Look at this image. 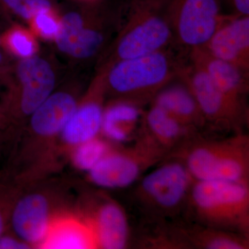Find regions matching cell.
<instances>
[{
    "label": "cell",
    "instance_id": "obj_7",
    "mask_svg": "<svg viewBox=\"0 0 249 249\" xmlns=\"http://www.w3.org/2000/svg\"><path fill=\"white\" fill-rule=\"evenodd\" d=\"M78 104L76 96L68 91L52 93L27 121L16 152L19 160L36 165L52 158L60 133Z\"/></svg>",
    "mask_w": 249,
    "mask_h": 249
},
{
    "label": "cell",
    "instance_id": "obj_27",
    "mask_svg": "<svg viewBox=\"0 0 249 249\" xmlns=\"http://www.w3.org/2000/svg\"><path fill=\"white\" fill-rule=\"evenodd\" d=\"M34 29L46 39H55L60 30V22L52 8L39 11L31 19Z\"/></svg>",
    "mask_w": 249,
    "mask_h": 249
},
{
    "label": "cell",
    "instance_id": "obj_19",
    "mask_svg": "<svg viewBox=\"0 0 249 249\" xmlns=\"http://www.w3.org/2000/svg\"><path fill=\"white\" fill-rule=\"evenodd\" d=\"M151 104L196 130L209 127L196 98L183 82L166 85L157 93Z\"/></svg>",
    "mask_w": 249,
    "mask_h": 249
},
{
    "label": "cell",
    "instance_id": "obj_6",
    "mask_svg": "<svg viewBox=\"0 0 249 249\" xmlns=\"http://www.w3.org/2000/svg\"><path fill=\"white\" fill-rule=\"evenodd\" d=\"M168 0H134L114 47L113 62L168 49L174 39Z\"/></svg>",
    "mask_w": 249,
    "mask_h": 249
},
{
    "label": "cell",
    "instance_id": "obj_32",
    "mask_svg": "<svg viewBox=\"0 0 249 249\" xmlns=\"http://www.w3.org/2000/svg\"><path fill=\"white\" fill-rule=\"evenodd\" d=\"M6 129V126H5L4 124H1V123L0 122V131L4 130V129Z\"/></svg>",
    "mask_w": 249,
    "mask_h": 249
},
{
    "label": "cell",
    "instance_id": "obj_25",
    "mask_svg": "<svg viewBox=\"0 0 249 249\" xmlns=\"http://www.w3.org/2000/svg\"><path fill=\"white\" fill-rule=\"evenodd\" d=\"M20 186L12 183L0 182V237L9 230L10 219Z\"/></svg>",
    "mask_w": 249,
    "mask_h": 249
},
{
    "label": "cell",
    "instance_id": "obj_14",
    "mask_svg": "<svg viewBox=\"0 0 249 249\" xmlns=\"http://www.w3.org/2000/svg\"><path fill=\"white\" fill-rule=\"evenodd\" d=\"M170 249H249V237L180 218L165 224Z\"/></svg>",
    "mask_w": 249,
    "mask_h": 249
},
{
    "label": "cell",
    "instance_id": "obj_11",
    "mask_svg": "<svg viewBox=\"0 0 249 249\" xmlns=\"http://www.w3.org/2000/svg\"><path fill=\"white\" fill-rule=\"evenodd\" d=\"M174 39L189 49L204 47L224 15L219 0H168Z\"/></svg>",
    "mask_w": 249,
    "mask_h": 249
},
{
    "label": "cell",
    "instance_id": "obj_15",
    "mask_svg": "<svg viewBox=\"0 0 249 249\" xmlns=\"http://www.w3.org/2000/svg\"><path fill=\"white\" fill-rule=\"evenodd\" d=\"M204 48L216 58L249 71V16H223Z\"/></svg>",
    "mask_w": 249,
    "mask_h": 249
},
{
    "label": "cell",
    "instance_id": "obj_33",
    "mask_svg": "<svg viewBox=\"0 0 249 249\" xmlns=\"http://www.w3.org/2000/svg\"><path fill=\"white\" fill-rule=\"evenodd\" d=\"M0 44H1V35H0Z\"/></svg>",
    "mask_w": 249,
    "mask_h": 249
},
{
    "label": "cell",
    "instance_id": "obj_30",
    "mask_svg": "<svg viewBox=\"0 0 249 249\" xmlns=\"http://www.w3.org/2000/svg\"><path fill=\"white\" fill-rule=\"evenodd\" d=\"M5 62V58L4 54H3L2 52L0 51V70H3L4 68V67H3V65H4Z\"/></svg>",
    "mask_w": 249,
    "mask_h": 249
},
{
    "label": "cell",
    "instance_id": "obj_9",
    "mask_svg": "<svg viewBox=\"0 0 249 249\" xmlns=\"http://www.w3.org/2000/svg\"><path fill=\"white\" fill-rule=\"evenodd\" d=\"M16 73L17 83L11 85L0 105V112L7 127L27 121L53 93L55 85L53 69L40 57L22 59Z\"/></svg>",
    "mask_w": 249,
    "mask_h": 249
},
{
    "label": "cell",
    "instance_id": "obj_4",
    "mask_svg": "<svg viewBox=\"0 0 249 249\" xmlns=\"http://www.w3.org/2000/svg\"><path fill=\"white\" fill-rule=\"evenodd\" d=\"M183 65L168 49L114 62L102 78L106 93L142 106L178 77Z\"/></svg>",
    "mask_w": 249,
    "mask_h": 249
},
{
    "label": "cell",
    "instance_id": "obj_21",
    "mask_svg": "<svg viewBox=\"0 0 249 249\" xmlns=\"http://www.w3.org/2000/svg\"><path fill=\"white\" fill-rule=\"evenodd\" d=\"M112 147L111 142L100 136L72 149L69 160L76 169L88 173Z\"/></svg>",
    "mask_w": 249,
    "mask_h": 249
},
{
    "label": "cell",
    "instance_id": "obj_8",
    "mask_svg": "<svg viewBox=\"0 0 249 249\" xmlns=\"http://www.w3.org/2000/svg\"><path fill=\"white\" fill-rule=\"evenodd\" d=\"M168 152L142 130L129 146L114 147L88 173L95 186L119 189L135 184L142 175L168 158Z\"/></svg>",
    "mask_w": 249,
    "mask_h": 249
},
{
    "label": "cell",
    "instance_id": "obj_3",
    "mask_svg": "<svg viewBox=\"0 0 249 249\" xmlns=\"http://www.w3.org/2000/svg\"><path fill=\"white\" fill-rule=\"evenodd\" d=\"M195 178L176 159L168 158L135 183L132 199L147 224L183 217Z\"/></svg>",
    "mask_w": 249,
    "mask_h": 249
},
{
    "label": "cell",
    "instance_id": "obj_23",
    "mask_svg": "<svg viewBox=\"0 0 249 249\" xmlns=\"http://www.w3.org/2000/svg\"><path fill=\"white\" fill-rule=\"evenodd\" d=\"M106 40L103 27L99 26L85 27L81 31L70 55L77 58L93 56L101 49Z\"/></svg>",
    "mask_w": 249,
    "mask_h": 249
},
{
    "label": "cell",
    "instance_id": "obj_10",
    "mask_svg": "<svg viewBox=\"0 0 249 249\" xmlns=\"http://www.w3.org/2000/svg\"><path fill=\"white\" fill-rule=\"evenodd\" d=\"M178 77L193 93L209 127L232 133L243 132L249 121L247 103L224 92L193 64L183 65Z\"/></svg>",
    "mask_w": 249,
    "mask_h": 249
},
{
    "label": "cell",
    "instance_id": "obj_26",
    "mask_svg": "<svg viewBox=\"0 0 249 249\" xmlns=\"http://www.w3.org/2000/svg\"><path fill=\"white\" fill-rule=\"evenodd\" d=\"M50 8L48 0H0V9L30 20L39 11Z\"/></svg>",
    "mask_w": 249,
    "mask_h": 249
},
{
    "label": "cell",
    "instance_id": "obj_28",
    "mask_svg": "<svg viewBox=\"0 0 249 249\" xmlns=\"http://www.w3.org/2000/svg\"><path fill=\"white\" fill-rule=\"evenodd\" d=\"M31 249L30 246L15 235L10 229L6 231L0 237V249Z\"/></svg>",
    "mask_w": 249,
    "mask_h": 249
},
{
    "label": "cell",
    "instance_id": "obj_13",
    "mask_svg": "<svg viewBox=\"0 0 249 249\" xmlns=\"http://www.w3.org/2000/svg\"><path fill=\"white\" fill-rule=\"evenodd\" d=\"M102 76L96 80L85 99L78 104L59 137L57 153L66 155L80 144L100 137L102 127L103 97L106 94Z\"/></svg>",
    "mask_w": 249,
    "mask_h": 249
},
{
    "label": "cell",
    "instance_id": "obj_29",
    "mask_svg": "<svg viewBox=\"0 0 249 249\" xmlns=\"http://www.w3.org/2000/svg\"><path fill=\"white\" fill-rule=\"evenodd\" d=\"M235 14L249 16V0H229Z\"/></svg>",
    "mask_w": 249,
    "mask_h": 249
},
{
    "label": "cell",
    "instance_id": "obj_22",
    "mask_svg": "<svg viewBox=\"0 0 249 249\" xmlns=\"http://www.w3.org/2000/svg\"><path fill=\"white\" fill-rule=\"evenodd\" d=\"M0 47L22 59L34 56L36 44L32 36L20 27H14L1 35Z\"/></svg>",
    "mask_w": 249,
    "mask_h": 249
},
{
    "label": "cell",
    "instance_id": "obj_2",
    "mask_svg": "<svg viewBox=\"0 0 249 249\" xmlns=\"http://www.w3.org/2000/svg\"><path fill=\"white\" fill-rule=\"evenodd\" d=\"M183 218L249 237V183L195 180Z\"/></svg>",
    "mask_w": 249,
    "mask_h": 249
},
{
    "label": "cell",
    "instance_id": "obj_20",
    "mask_svg": "<svg viewBox=\"0 0 249 249\" xmlns=\"http://www.w3.org/2000/svg\"><path fill=\"white\" fill-rule=\"evenodd\" d=\"M144 113L142 106L116 99L105 107L101 135L111 143L123 144L137 137L135 132Z\"/></svg>",
    "mask_w": 249,
    "mask_h": 249
},
{
    "label": "cell",
    "instance_id": "obj_17",
    "mask_svg": "<svg viewBox=\"0 0 249 249\" xmlns=\"http://www.w3.org/2000/svg\"><path fill=\"white\" fill-rule=\"evenodd\" d=\"M40 249H97L92 231L78 212L67 209L52 223Z\"/></svg>",
    "mask_w": 249,
    "mask_h": 249
},
{
    "label": "cell",
    "instance_id": "obj_18",
    "mask_svg": "<svg viewBox=\"0 0 249 249\" xmlns=\"http://www.w3.org/2000/svg\"><path fill=\"white\" fill-rule=\"evenodd\" d=\"M142 130L169 155L200 131L186 125L163 109L151 104L142 116ZM168 155V157H169Z\"/></svg>",
    "mask_w": 249,
    "mask_h": 249
},
{
    "label": "cell",
    "instance_id": "obj_31",
    "mask_svg": "<svg viewBox=\"0 0 249 249\" xmlns=\"http://www.w3.org/2000/svg\"><path fill=\"white\" fill-rule=\"evenodd\" d=\"M0 122H1V124H4V125L6 126V128H7V125H6V121H5L2 115H1V112H0Z\"/></svg>",
    "mask_w": 249,
    "mask_h": 249
},
{
    "label": "cell",
    "instance_id": "obj_16",
    "mask_svg": "<svg viewBox=\"0 0 249 249\" xmlns=\"http://www.w3.org/2000/svg\"><path fill=\"white\" fill-rule=\"evenodd\" d=\"M190 61L200 69L222 91L246 103L249 93V72L233 64L216 58L204 47L190 51Z\"/></svg>",
    "mask_w": 249,
    "mask_h": 249
},
{
    "label": "cell",
    "instance_id": "obj_5",
    "mask_svg": "<svg viewBox=\"0 0 249 249\" xmlns=\"http://www.w3.org/2000/svg\"><path fill=\"white\" fill-rule=\"evenodd\" d=\"M19 186L9 229L31 249H40L55 218L69 209L67 196L61 188L43 179Z\"/></svg>",
    "mask_w": 249,
    "mask_h": 249
},
{
    "label": "cell",
    "instance_id": "obj_24",
    "mask_svg": "<svg viewBox=\"0 0 249 249\" xmlns=\"http://www.w3.org/2000/svg\"><path fill=\"white\" fill-rule=\"evenodd\" d=\"M85 27V19L76 12L69 13L62 18L55 40L58 49L70 55L73 46Z\"/></svg>",
    "mask_w": 249,
    "mask_h": 249
},
{
    "label": "cell",
    "instance_id": "obj_12",
    "mask_svg": "<svg viewBox=\"0 0 249 249\" xmlns=\"http://www.w3.org/2000/svg\"><path fill=\"white\" fill-rule=\"evenodd\" d=\"M77 211L91 228L97 249H124L130 245L128 218L117 201L103 195H93L83 199Z\"/></svg>",
    "mask_w": 249,
    "mask_h": 249
},
{
    "label": "cell",
    "instance_id": "obj_1",
    "mask_svg": "<svg viewBox=\"0 0 249 249\" xmlns=\"http://www.w3.org/2000/svg\"><path fill=\"white\" fill-rule=\"evenodd\" d=\"M168 158L180 160L195 180L249 183V137L244 132L223 139L197 134Z\"/></svg>",
    "mask_w": 249,
    "mask_h": 249
}]
</instances>
